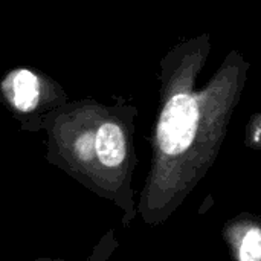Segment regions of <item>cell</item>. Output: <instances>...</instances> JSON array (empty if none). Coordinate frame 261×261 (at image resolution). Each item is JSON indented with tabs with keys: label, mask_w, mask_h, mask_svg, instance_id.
Returning <instances> with one entry per match:
<instances>
[{
	"label": "cell",
	"mask_w": 261,
	"mask_h": 261,
	"mask_svg": "<svg viewBox=\"0 0 261 261\" xmlns=\"http://www.w3.org/2000/svg\"><path fill=\"white\" fill-rule=\"evenodd\" d=\"M127 138L119 124L107 121L95 132V159L101 168L109 171L125 168Z\"/></svg>",
	"instance_id": "obj_1"
},
{
	"label": "cell",
	"mask_w": 261,
	"mask_h": 261,
	"mask_svg": "<svg viewBox=\"0 0 261 261\" xmlns=\"http://www.w3.org/2000/svg\"><path fill=\"white\" fill-rule=\"evenodd\" d=\"M226 239L236 261H261V231L255 222L246 220L231 225Z\"/></svg>",
	"instance_id": "obj_2"
},
{
	"label": "cell",
	"mask_w": 261,
	"mask_h": 261,
	"mask_svg": "<svg viewBox=\"0 0 261 261\" xmlns=\"http://www.w3.org/2000/svg\"><path fill=\"white\" fill-rule=\"evenodd\" d=\"M6 90L11 102L20 112H31L38 104L40 83L31 70H15L6 81Z\"/></svg>",
	"instance_id": "obj_3"
}]
</instances>
